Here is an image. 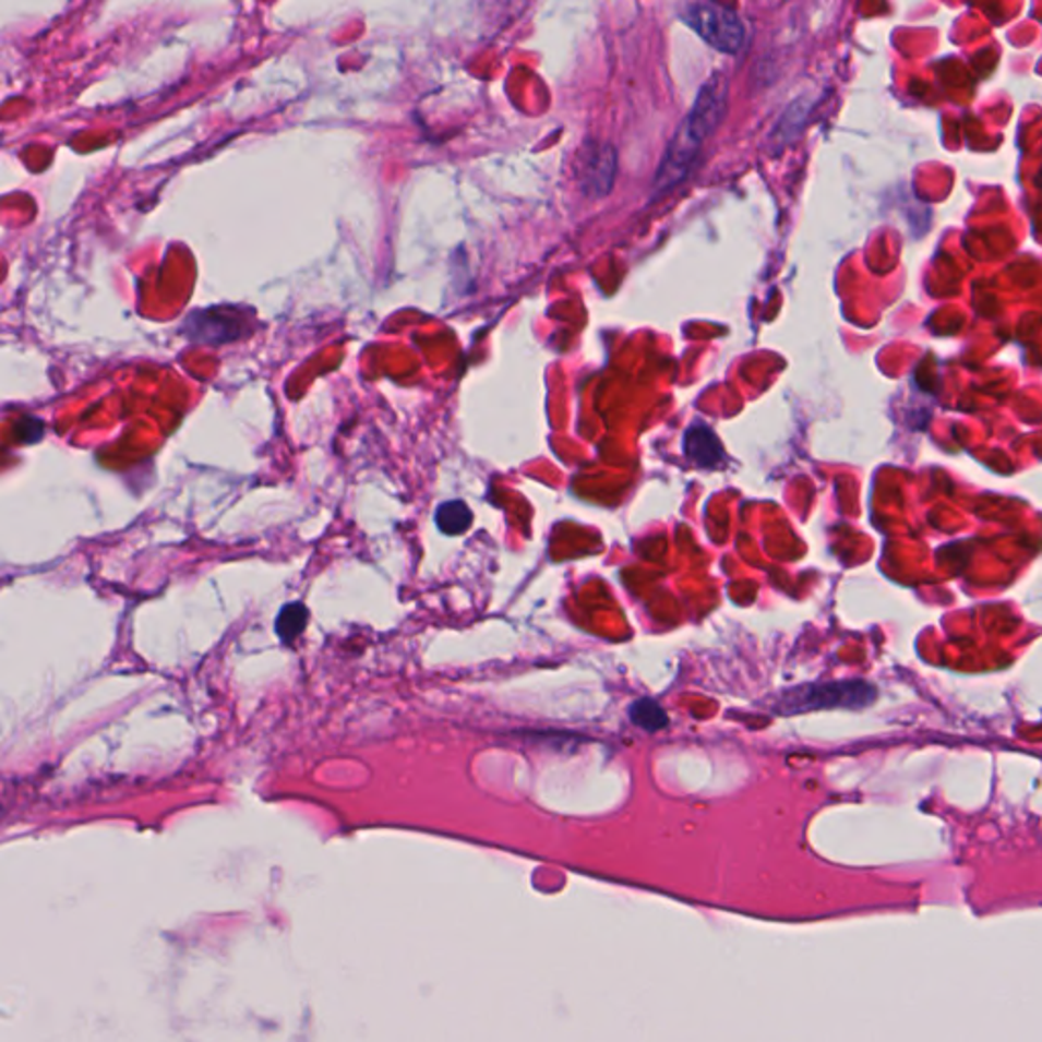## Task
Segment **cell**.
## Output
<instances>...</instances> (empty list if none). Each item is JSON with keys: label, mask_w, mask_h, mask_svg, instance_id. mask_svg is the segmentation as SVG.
<instances>
[{"label": "cell", "mask_w": 1042, "mask_h": 1042, "mask_svg": "<svg viewBox=\"0 0 1042 1042\" xmlns=\"http://www.w3.org/2000/svg\"><path fill=\"white\" fill-rule=\"evenodd\" d=\"M436 526L446 536H463L472 526V512L465 501H446L436 510Z\"/></svg>", "instance_id": "obj_7"}, {"label": "cell", "mask_w": 1042, "mask_h": 1042, "mask_svg": "<svg viewBox=\"0 0 1042 1042\" xmlns=\"http://www.w3.org/2000/svg\"><path fill=\"white\" fill-rule=\"evenodd\" d=\"M680 19L695 31L700 39H705L709 46L726 51V53H738L743 44H745V25L741 16L712 2H693L682 7Z\"/></svg>", "instance_id": "obj_3"}, {"label": "cell", "mask_w": 1042, "mask_h": 1042, "mask_svg": "<svg viewBox=\"0 0 1042 1042\" xmlns=\"http://www.w3.org/2000/svg\"><path fill=\"white\" fill-rule=\"evenodd\" d=\"M876 700V688L865 680H839L806 684L778 696L774 710L780 715H797L816 709H863Z\"/></svg>", "instance_id": "obj_2"}, {"label": "cell", "mask_w": 1042, "mask_h": 1042, "mask_svg": "<svg viewBox=\"0 0 1042 1042\" xmlns=\"http://www.w3.org/2000/svg\"><path fill=\"white\" fill-rule=\"evenodd\" d=\"M308 620H310V611L306 604L298 601L284 604L275 620V634L279 635L284 644H291L303 634Z\"/></svg>", "instance_id": "obj_8"}, {"label": "cell", "mask_w": 1042, "mask_h": 1042, "mask_svg": "<svg viewBox=\"0 0 1042 1042\" xmlns=\"http://www.w3.org/2000/svg\"><path fill=\"white\" fill-rule=\"evenodd\" d=\"M21 422L27 426V434L19 440V442L31 444V442H39V440H41V436H44V423L39 422V420H35V418H23Z\"/></svg>", "instance_id": "obj_10"}, {"label": "cell", "mask_w": 1042, "mask_h": 1042, "mask_svg": "<svg viewBox=\"0 0 1042 1042\" xmlns=\"http://www.w3.org/2000/svg\"><path fill=\"white\" fill-rule=\"evenodd\" d=\"M630 719L635 727L656 733L660 729H666L670 719L666 710L654 700V698H637L630 705Z\"/></svg>", "instance_id": "obj_9"}, {"label": "cell", "mask_w": 1042, "mask_h": 1042, "mask_svg": "<svg viewBox=\"0 0 1042 1042\" xmlns=\"http://www.w3.org/2000/svg\"><path fill=\"white\" fill-rule=\"evenodd\" d=\"M244 312L235 308H208L197 310L185 320L183 333L192 340H204L212 345H223L237 340L244 334Z\"/></svg>", "instance_id": "obj_4"}, {"label": "cell", "mask_w": 1042, "mask_h": 1042, "mask_svg": "<svg viewBox=\"0 0 1042 1042\" xmlns=\"http://www.w3.org/2000/svg\"><path fill=\"white\" fill-rule=\"evenodd\" d=\"M615 167H618V159H615L613 147L604 145V147L590 149L587 159L583 161V182H585V188H587L589 192H592L595 196H603V194H607L609 188L613 185Z\"/></svg>", "instance_id": "obj_5"}, {"label": "cell", "mask_w": 1042, "mask_h": 1042, "mask_svg": "<svg viewBox=\"0 0 1042 1042\" xmlns=\"http://www.w3.org/2000/svg\"><path fill=\"white\" fill-rule=\"evenodd\" d=\"M684 453L696 467H717L723 460V446L707 426L695 423L684 436Z\"/></svg>", "instance_id": "obj_6"}, {"label": "cell", "mask_w": 1042, "mask_h": 1042, "mask_svg": "<svg viewBox=\"0 0 1042 1042\" xmlns=\"http://www.w3.org/2000/svg\"><path fill=\"white\" fill-rule=\"evenodd\" d=\"M727 108V77L710 76L696 94L695 106L680 122L674 139L666 149L664 159L656 173V190H668L679 183L693 166L707 136L723 121Z\"/></svg>", "instance_id": "obj_1"}]
</instances>
